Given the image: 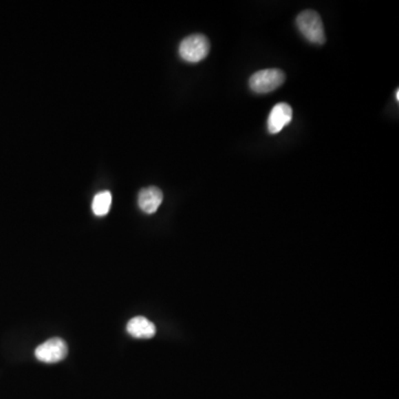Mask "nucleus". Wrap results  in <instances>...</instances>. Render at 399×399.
<instances>
[{
    "instance_id": "1",
    "label": "nucleus",
    "mask_w": 399,
    "mask_h": 399,
    "mask_svg": "<svg viewBox=\"0 0 399 399\" xmlns=\"http://www.w3.org/2000/svg\"><path fill=\"white\" fill-rule=\"evenodd\" d=\"M297 28L310 43L324 45L326 41L322 18L314 10L302 12L296 18Z\"/></svg>"
},
{
    "instance_id": "2",
    "label": "nucleus",
    "mask_w": 399,
    "mask_h": 399,
    "mask_svg": "<svg viewBox=\"0 0 399 399\" xmlns=\"http://www.w3.org/2000/svg\"><path fill=\"white\" fill-rule=\"evenodd\" d=\"M208 52H210V41L203 34H191L184 38L180 43V57L188 63H200L208 57Z\"/></svg>"
},
{
    "instance_id": "3",
    "label": "nucleus",
    "mask_w": 399,
    "mask_h": 399,
    "mask_svg": "<svg viewBox=\"0 0 399 399\" xmlns=\"http://www.w3.org/2000/svg\"><path fill=\"white\" fill-rule=\"evenodd\" d=\"M285 81V74L279 69H264L252 74L250 88L255 94H270L282 86Z\"/></svg>"
},
{
    "instance_id": "4",
    "label": "nucleus",
    "mask_w": 399,
    "mask_h": 399,
    "mask_svg": "<svg viewBox=\"0 0 399 399\" xmlns=\"http://www.w3.org/2000/svg\"><path fill=\"white\" fill-rule=\"evenodd\" d=\"M68 355V346L63 339L59 337L48 339L38 346L34 351V356L38 360L47 364L61 362Z\"/></svg>"
},
{
    "instance_id": "5",
    "label": "nucleus",
    "mask_w": 399,
    "mask_h": 399,
    "mask_svg": "<svg viewBox=\"0 0 399 399\" xmlns=\"http://www.w3.org/2000/svg\"><path fill=\"white\" fill-rule=\"evenodd\" d=\"M292 118H293V110L291 106L285 103H277L268 116V132L277 134L282 131L284 127L291 123Z\"/></svg>"
},
{
    "instance_id": "6",
    "label": "nucleus",
    "mask_w": 399,
    "mask_h": 399,
    "mask_svg": "<svg viewBox=\"0 0 399 399\" xmlns=\"http://www.w3.org/2000/svg\"><path fill=\"white\" fill-rule=\"evenodd\" d=\"M163 193L157 186L142 188L138 197V203L141 210L147 214H153L162 204Z\"/></svg>"
},
{
    "instance_id": "7",
    "label": "nucleus",
    "mask_w": 399,
    "mask_h": 399,
    "mask_svg": "<svg viewBox=\"0 0 399 399\" xmlns=\"http://www.w3.org/2000/svg\"><path fill=\"white\" fill-rule=\"evenodd\" d=\"M127 331L136 338H152L157 330L153 323L146 317L136 316L129 321Z\"/></svg>"
},
{
    "instance_id": "8",
    "label": "nucleus",
    "mask_w": 399,
    "mask_h": 399,
    "mask_svg": "<svg viewBox=\"0 0 399 399\" xmlns=\"http://www.w3.org/2000/svg\"><path fill=\"white\" fill-rule=\"evenodd\" d=\"M112 203V195L109 191L99 192L96 194L92 201V211L97 217H105L110 211Z\"/></svg>"
},
{
    "instance_id": "9",
    "label": "nucleus",
    "mask_w": 399,
    "mask_h": 399,
    "mask_svg": "<svg viewBox=\"0 0 399 399\" xmlns=\"http://www.w3.org/2000/svg\"><path fill=\"white\" fill-rule=\"evenodd\" d=\"M396 99H397V101H398V100H399V91H398V90H396Z\"/></svg>"
}]
</instances>
